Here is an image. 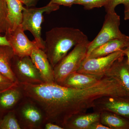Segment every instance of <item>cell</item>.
Instances as JSON below:
<instances>
[{
    "label": "cell",
    "mask_w": 129,
    "mask_h": 129,
    "mask_svg": "<svg viewBox=\"0 0 129 129\" xmlns=\"http://www.w3.org/2000/svg\"><path fill=\"white\" fill-rule=\"evenodd\" d=\"M19 85L24 97L34 102L41 109L45 123L51 122L63 128L74 115L86 113L91 108L94 100L91 87L74 89L55 82L20 83Z\"/></svg>",
    "instance_id": "6da1fadb"
},
{
    "label": "cell",
    "mask_w": 129,
    "mask_h": 129,
    "mask_svg": "<svg viewBox=\"0 0 129 129\" xmlns=\"http://www.w3.org/2000/svg\"><path fill=\"white\" fill-rule=\"evenodd\" d=\"M88 39L81 30L73 28L57 27L47 32L44 51L52 68L67 55L71 48Z\"/></svg>",
    "instance_id": "7a4b0ae2"
},
{
    "label": "cell",
    "mask_w": 129,
    "mask_h": 129,
    "mask_svg": "<svg viewBox=\"0 0 129 129\" xmlns=\"http://www.w3.org/2000/svg\"><path fill=\"white\" fill-rule=\"evenodd\" d=\"M90 42L86 40L76 45L54 67L55 83L61 85L69 75L78 71L86 57Z\"/></svg>",
    "instance_id": "3957f363"
},
{
    "label": "cell",
    "mask_w": 129,
    "mask_h": 129,
    "mask_svg": "<svg viewBox=\"0 0 129 129\" xmlns=\"http://www.w3.org/2000/svg\"><path fill=\"white\" fill-rule=\"evenodd\" d=\"M60 6L50 2L41 8H25L23 12L21 24L24 31L28 30L32 34L40 48L44 50L45 43L41 37V24L44 21V13L49 14L58 10Z\"/></svg>",
    "instance_id": "277c9868"
},
{
    "label": "cell",
    "mask_w": 129,
    "mask_h": 129,
    "mask_svg": "<svg viewBox=\"0 0 129 129\" xmlns=\"http://www.w3.org/2000/svg\"><path fill=\"white\" fill-rule=\"evenodd\" d=\"M120 16L115 11L107 13L101 29L94 39L89 43L86 57L95 48L107 42L116 39L129 38L128 36L120 31Z\"/></svg>",
    "instance_id": "5b68a950"
},
{
    "label": "cell",
    "mask_w": 129,
    "mask_h": 129,
    "mask_svg": "<svg viewBox=\"0 0 129 129\" xmlns=\"http://www.w3.org/2000/svg\"><path fill=\"white\" fill-rule=\"evenodd\" d=\"M25 98L15 111L21 129H41L45 123L44 113L35 103Z\"/></svg>",
    "instance_id": "8992f818"
},
{
    "label": "cell",
    "mask_w": 129,
    "mask_h": 129,
    "mask_svg": "<svg viewBox=\"0 0 129 129\" xmlns=\"http://www.w3.org/2000/svg\"><path fill=\"white\" fill-rule=\"evenodd\" d=\"M124 56L125 55L123 50L105 56L85 58L77 72L102 78L114 63Z\"/></svg>",
    "instance_id": "52a82bcc"
},
{
    "label": "cell",
    "mask_w": 129,
    "mask_h": 129,
    "mask_svg": "<svg viewBox=\"0 0 129 129\" xmlns=\"http://www.w3.org/2000/svg\"><path fill=\"white\" fill-rule=\"evenodd\" d=\"M12 69L19 84L44 83L30 56L20 57L15 55L12 62Z\"/></svg>",
    "instance_id": "ba28073f"
},
{
    "label": "cell",
    "mask_w": 129,
    "mask_h": 129,
    "mask_svg": "<svg viewBox=\"0 0 129 129\" xmlns=\"http://www.w3.org/2000/svg\"><path fill=\"white\" fill-rule=\"evenodd\" d=\"M94 112H111L129 120V98L105 96L97 99L93 108Z\"/></svg>",
    "instance_id": "9c48e42d"
},
{
    "label": "cell",
    "mask_w": 129,
    "mask_h": 129,
    "mask_svg": "<svg viewBox=\"0 0 129 129\" xmlns=\"http://www.w3.org/2000/svg\"><path fill=\"white\" fill-rule=\"evenodd\" d=\"M5 35L15 55L19 56H30L34 49L40 48L35 40L32 41L29 40L21 25L14 31Z\"/></svg>",
    "instance_id": "30bf717a"
},
{
    "label": "cell",
    "mask_w": 129,
    "mask_h": 129,
    "mask_svg": "<svg viewBox=\"0 0 129 129\" xmlns=\"http://www.w3.org/2000/svg\"><path fill=\"white\" fill-rule=\"evenodd\" d=\"M30 56L44 83L55 82L53 68L45 51L40 48H35Z\"/></svg>",
    "instance_id": "8fae6325"
},
{
    "label": "cell",
    "mask_w": 129,
    "mask_h": 129,
    "mask_svg": "<svg viewBox=\"0 0 129 129\" xmlns=\"http://www.w3.org/2000/svg\"><path fill=\"white\" fill-rule=\"evenodd\" d=\"M104 76L117 80L129 98V67L125 56L116 60Z\"/></svg>",
    "instance_id": "7c38bea8"
},
{
    "label": "cell",
    "mask_w": 129,
    "mask_h": 129,
    "mask_svg": "<svg viewBox=\"0 0 129 129\" xmlns=\"http://www.w3.org/2000/svg\"><path fill=\"white\" fill-rule=\"evenodd\" d=\"M101 79L93 75L76 72L69 75L60 85L74 89H84L94 85Z\"/></svg>",
    "instance_id": "4fadbf2b"
},
{
    "label": "cell",
    "mask_w": 129,
    "mask_h": 129,
    "mask_svg": "<svg viewBox=\"0 0 129 129\" xmlns=\"http://www.w3.org/2000/svg\"><path fill=\"white\" fill-rule=\"evenodd\" d=\"M129 45V38L112 40L95 48L85 58L107 56L115 52L124 50Z\"/></svg>",
    "instance_id": "5bb4252c"
},
{
    "label": "cell",
    "mask_w": 129,
    "mask_h": 129,
    "mask_svg": "<svg viewBox=\"0 0 129 129\" xmlns=\"http://www.w3.org/2000/svg\"><path fill=\"white\" fill-rule=\"evenodd\" d=\"M15 55L11 46H0V73L14 83L19 84L12 69Z\"/></svg>",
    "instance_id": "9a60e30c"
},
{
    "label": "cell",
    "mask_w": 129,
    "mask_h": 129,
    "mask_svg": "<svg viewBox=\"0 0 129 129\" xmlns=\"http://www.w3.org/2000/svg\"><path fill=\"white\" fill-rule=\"evenodd\" d=\"M100 113L94 112L90 113L80 114L74 115L64 125L66 129H89L91 125L100 121Z\"/></svg>",
    "instance_id": "2e32d148"
},
{
    "label": "cell",
    "mask_w": 129,
    "mask_h": 129,
    "mask_svg": "<svg viewBox=\"0 0 129 129\" xmlns=\"http://www.w3.org/2000/svg\"><path fill=\"white\" fill-rule=\"evenodd\" d=\"M5 1L7 5V21L9 26L8 34L14 31L22 23L24 7L23 4L19 0Z\"/></svg>",
    "instance_id": "e0dca14e"
},
{
    "label": "cell",
    "mask_w": 129,
    "mask_h": 129,
    "mask_svg": "<svg viewBox=\"0 0 129 129\" xmlns=\"http://www.w3.org/2000/svg\"><path fill=\"white\" fill-rule=\"evenodd\" d=\"M24 97L19 85L2 92L0 94V111L5 112L11 110Z\"/></svg>",
    "instance_id": "ac0fdd59"
},
{
    "label": "cell",
    "mask_w": 129,
    "mask_h": 129,
    "mask_svg": "<svg viewBox=\"0 0 129 129\" xmlns=\"http://www.w3.org/2000/svg\"><path fill=\"white\" fill-rule=\"evenodd\" d=\"M100 122L110 129H129V120L111 112L100 113Z\"/></svg>",
    "instance_id": "d6986e66"
},
{
    "label": "cell",
    "mask_w": 129,
    "mask_h": 129,
    "mask_svg": "<svg viewBox=\"0 0 129 129\" xmlns=\"http://www.w3.org/2000/svg\"><path fill=\"white\" fill-rule=\"evenodd\" d=\"M0 129H21L15 111H10L0 120Z\"/></svg>",
    "instance_id": "ffe728a7"
},
{
    "label": "cell",
    "mask_w": 129,
    "mask_h": 129,
    "mask_svg": "<svg viewBox=\"0 0 129 129\" xmlns=\"http://www.w3.org/2000/svg\"><path fill=\"white\" fill-rule=\"evenodd\" d=\"M0 31L7 34L9 31L7 21V8L5 0H0Z\"/></svg>",
    "instance_id": "44dd1931"
},
{
    "label": "cell",
    "mask_w": 129,
    "mask_h": 129,
    "mask_svg": "<svg viewBox=\"0 0 129 129\" xmlns=\"http://www.w3.org/2000/svg\"><path fill=\"white\" fill-rule=\"evenodd\" d=\"M110 0H77L75 5H81L86 10L105 6Z\"/></svg>",
    "instance_id": "7402d4cb"
},
{
    "label": "cell",
    "mask_w": 129,
    "mask_h": 129,
    "mask_svg": "<svg viewBox=\"0 0 129 129\" xmlns=\"http://www.w3.org/2000/svg\"><path fill=\"white\" fill-rule=\"evenodd\" d=\"M18 84L14 83L0 73V91L2 92L17 86Z\"/></svg>",
    "instance_id": "603a6c76"
},
{
    "label": "cell",
    "mask_w": 129,
    "mask_h": 129,
    "mask_svg": "<svg viewBox=\"0 0 129 129\" xmlns=\"http://www.w3.org/2000/svg\"><path fill=\"white\" fill-rule=\"evenodd\" d=\"M124 5L125 7L129 5V0H110L105 7L106 13L115 11V8L118 5Z\"/></svg>",
    "instance_id": "cb8c5ba5"
},
{
    "label": "cell",
    "mask_w": 129,
    "mask_h": 129,
    "mask_svg": "<svg viewBox=\"0 0 129 129\" xmlns=\"http://www.w3.org/2000/svg\"><path fill=\"white\" fill-rule=\"evenodd\" d=\"M77 0H51L50 2L60 6L70 7L73 5H75Z\"/></svg>",
    "instance_id": "d4e9b609"
},
{
    "label": "cell",
    "mask_w": 129,
    "mask_h": 129,
    "mask_svg": "<svg viewBox=\"0 0 129 129\" xmlns=\"http://www.w3.org/2000/svg\"><path fill=\"white\" fill-rule=\"evenodd\" d=\"M89 129H110V128L102 124L100 121L95 122L91 125Z\"/></svg>",
    "instance_id": "484cf974"
},
{
    "label": "cell",
    "mask_w": 129,
    "mask_h": 129,
    "mask_svg": "<svg viewBox=\"0 0 129 129\" xmlns=\"http://www.w3.org/2000/svg\"><path fill=\"white\" fill-rule=\"evenodd\" d=\"M45 129H64L63 127L58 125L51 122H46L44 125Z\"/></svg>",
    "instance_id": "4316f807"
},
{
    "label": "cell",
    "mask_w": 129,
    "mask_h": 129,
    "mask_svg": "<svg viewBox=\"0 0 129 129\" xmlns=\"http://www.w3.org/2000/svg\"><path fill=\"white\" fill-rule=\"evenodd\" d=\"M1 31H0V33ZM0 46H10V44L7 37L6 35L2 36L0 34Z\"/></svg>",
    "instance_id": "83f0119b"
},
{
    "label": "cell",
    "mask_w": 129,
    "mask_h": 129,
    "mask_svg": "<svg viewBox=\"0 0 129 129\" xmlns=\"http://www.w3.org/2000/svg\"><path fill=\"white\" fill-rule=\"evenodd\" d=\"M39 0H26L24 5L26 8H30L35 7L37 5Z\"/></svg>",
    "instance_id": "f1b7e54d"
},
{
    "label": "cell",
    "mask_w": 129,
    "mask_h": 129,
    "mask_svg": "<svg viewBox=\"0 0 129 129\" xmlns=\"http://www.w3.org/2000/svg\"><path fill=\"white\" fill-rule=\"evenodd\" d=\"M124 19L125 20H129V5L125 7Z\"/></svg>",
    "instance_id": "f546056e"
},
{
    "label": "cell",
    "mask_w": 129,
    "mask_h": 129,
    "mask_svg": "<svg viewBox=\"0 0 129 129\" xmlns=\"http://www.w3.org/2000/svg\"><path fill=\"white\" fill-rule=\"evenodd\" d=\"M125 56L126 57L127 62L129 67V45L123 50Z\"/></svg>",
    "instance_id": "4dcf8cb0"
},
{
    "label": "cell",
    "mask_w": 129,
    "mask_h": 129,
    "mask_svg": "<svg viewBox=\"0 0 129 129\" xmlns=\"http://www.w3.org/2000/svg\"><path fill=\"white\" fill-rule=\"evenodd\" d=\"M19 1H20L22 3L23 5H24L25 1H26V0H19Z\"/></svg>",
    "instance_id": "1f68e13d"
}]
</instances>
